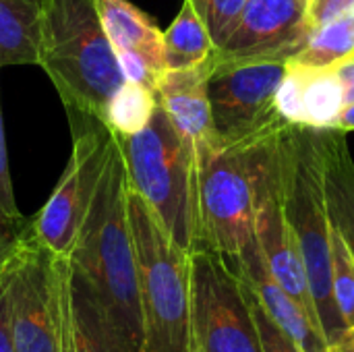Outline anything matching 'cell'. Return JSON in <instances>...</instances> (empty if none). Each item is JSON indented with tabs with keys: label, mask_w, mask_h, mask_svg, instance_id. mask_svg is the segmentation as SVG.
<instances>
[{
	"label": "cell",
	"mask_w": 354,
	"mask_h": 352,
	"mask_svg": "<svg viewBox=\"0 0 354 352\" xmlns=\"http://www.w3.org/2000/svg\"><path fill=\"white\" fill-rule=\"evenodd\" d=\"M354 54V10L311 31L301 52L290 58L311 68H330Z\"/></svg>",
	"instance_id": "obj_20"
},
{
	"label": "cell",
	"mask_w": 354,
	"mask_h": 352,
	"mask_svg": "<svg viewBox=\"0 0 354 352\" xmlns=\"http://www.w3.org/2000/svg\"><path fill=\"white\" fill-rule=\"evenodd\" d=\"M284 212L307 272L315 311L328 344L340 342L346 328L332 295V224L324 191L319 129L286 122L280 131Z\"/></svg>",
	"instance_id": "obj_3"
},
{
	"label": "cell",
	"mask_w": 354,
	"mask_h": 352,
	"mask_svg": "<svg viewBox=\"0 0 354 352\" xmlns=\"http://www.w3.org/2000/svg\"><path fill=\"white\" fill-rule=\"evenodd\" d=\"M201 21L205 23L216 50H220L245 10L247 0H191Z\"/></svg>",
	"instance_id": "obj_23"
},
{
	"label": "cell",
	"mask_w": 354,
	"mask_h": 352,
	"mask_svg": "<svg viewBox=\"0 0 354 352\" xmlns=\"http://www.w3.org/2000/svg\"><path fill=\"white\" fill-rule=\"evenodd\" d=\"M336 129H342V131H354V102L353 104H344L342 112H340V118L336 122Z\"/></svg>",
	"instance_id": "obj_30"
},
{
	"label": "cell",
	"mask_w": 354,
	"mask_h": 352,
	"mask_svg": "<svg viewBox=\"0 0 354 352\" xmlns=\"http://www.w3.org/2000/svg\"><path fill=\"white\" fill-rule=\"evenodd\" d=\"M286 64L284 58H212L207 95L222 145L253 139L286 122L276 108Z\"/></svg>",
	"instance_id": "obj_8"
},
{
	"label": "cell",
	"mask_w": 354,
	"mask_h": 352,
	"mask_svg": "<svg viewBox=\"0 0 354 352\" xmlns=\"http://www.w3.org/2000/svg\"><path fill=\"white\" fill-rule=\"evenodd\" d=\"M21 239V237H19ZM17 239V241H19ZM17 241H12V239H8L2 230H0V268L8 261V257L12 255V251H15V245H17Z\"/></svg>",
	"instance_id": "obj_31"
},
{
	"label": "cell",
	"mask_w": 354,
	"mask_h": 352,
	"mask_svg": "<svg viewBox=\"0 0 354 352\" xmlns=\"http://www.w3.org/2000/svg\"><path fill=\"white\" fill-rule=\"evenodd\" d=\"M307 6L309 0H247L239 25L214 58H295L313 31Z\"/></svg>",
	"instance_id": "obj_11"
},
{
	"label": "cell",
	"mask_w": 354,
	"mask_h": 352,
	"mask_svg": "<svg viewBox=\"0 0 354 352\" xmlns=\"http://www.w3.org/2000/svg\"><path fill=\"white\" fill-rule=\"evenodd\" d=\"M58 352H124L85 276L71 257L56 259Z\"/></svg>",
	"instance_id": "obj_13"
},
{
	"label": "cell",
	"mask_w": 354,
	"mask_h": 352,
	"mask_svg": "<svg viewBox=\"0 0 354 352\" xmlns=\"http://www.w3.org/2000/svg\"><path fill=\"white\" fill-rule=\"evenodd\" d=\"M340 344L344 346V351L346 352H354V326L344 332V336L340 338Z\"/></svg>",
	"instance_id": "obj_32"
},
{
	"label": "cell",
	"mask_w": 354,
	"mask_h": 352,
	"mask_svg": "<svg viewBox=\"0 0 354 352\" xmlns=\"http://www.w3.org/2000/svg\"><path fill=\"white\" fill-rule=\"evenodd\" d=\"M216 54L212 35L195 10L191 0H183V6L170 27L164 31V62L166 71L195 68L209 64Z\"/></svg>",
	"instance_id": "obj_18"
},
{
	"label": "cell",
	"mask_w": 354,
	"mask_h": 352,
	"mask_svg": "<svg viewBox=\"0 0 354 352\" xmlns=\"http://www.w3.org/2000/svg\"><path fill=\"white\" fill-rule=\"evenodd\" d=\"M311 71V66L288 60L286 73L276 91V108L280 116L290 124H303V91Z\"/></svg>",
	"instance_id": "obj_25"
},
{
	"label": "cell",
	"mask_w": 354,
	"mask_h": 352,
	"mask_svg": "<svg viewBox=\"0 0 354 352\" xmlns=\"http://www.w3.org/2000/svg\"><path fill=\"white\" fill-rule=\"evenodd\" d=\"M0 352H17L8 307V261L0 268Z\"/></svg>",
	"instance_id": "obj_28"
},
{
	"label": "cell",
	"mask_w": 354,
	"mask_h": 352,
	"mask_svg": "<svg viewBox=\"0 0 354 352\" xmlns=\"http://www.w3.org/2000/svg\"><path fill=\"white\" fill-rule=\"evenodd\" d=\"M334 73L338 75L342 89H344V104H353L354 102V54L342 58L340 62H336Z\"/></svg>",
	"instance_id": "obj_29"
},
{
	"label": "cell",
	"mask_w": 354,
	"mask_h": 352,
	"mask_svg": "<svg viewBox=\"0 0 354 352\" xmlns=\"http://www.w3.org/2000/svg\"><path fill=\"white\" fill-rule=\"evenodd\" d=\"M209 64L180 71H166L158 85L156 95L174 129L189 143L199 162L212 149L220 147V137L214 127L209 95H207Z\"/></svg>",
	"instance_id": "obj_14"
},
{
	"label": "cell",
	"mask_w": 354,
	"mask_h": 352,
	"mask_svg": "<svg viewBox=\"0 0 354 352\" xmlns=\"http://www.w3.org/2000/svg\"><path fill=\"white\" fill-rule=\"evenodd\" d=\"M158 104L153 89L135 81H124L106 108L104 124L116 137H133L149 124Z\"/></svg>",
	"instance_id": "obj_19"
},
{
	"label": "cell",
	"mask_w": 354,
	"mask_h": 352,
	"mask_svg": "<svg viewBox=\"0 0 354 352\" xmlns=\"http://www.w3.org/2000/svg\"><path fill=\"white\" fill-rule=\"evenodd\" d=\"M27 226H29V220L21 214L15 201V191H12L10 170H8V156H6L2 108H0V230L8 239L17 241L27 230Z\"/></svg>",
	"instance_id": "obj_24"
},
{
	"label": "cell",
	"mask_w": 354,
	"mask_h": 352,
	"mask_svg": "<svg viewBox=\"0 0 354 352\" xmlns=\"http://www.w3.org/2000/svg\"><path fill=\"white\" fill-rule=\"evenodd\" d=\"M193 352H263L259 330L236 270L216 251H191Z\"/></svg>",
	"instance_id": "obj_7"
},
{
	"label": "cell",
	"mask_w": 354,
	"mask_h": 352,
	"mask_svg": "<svg viewBox=\"0 0 354 352\" xmlns=\"http://www.w3.org/2000/svg\"><path fill=\"white\" fill-rule=\"evenodd\" d=\"M102 27L118 56L127 81L141 83L156 91L166 73L164 31L129 0H93Z\"/></svg>",
	"instance_id": "obj_12"
},
{
	"label": "cell",
	"mask_w": 354,
	"mask_h": 352,
	"mask_svg": "<svg viewBox=\"0 0 354 352\" xmlns=\"http://www.w3.org/2000/svg\"><path fill=\"white\" fill-rule=\"evenodd\" d=\"M344 108V89L334 68H313L303 91V124L336 127Z\"/></svg>",
	"instance_id": "obj_21"
},
{
	"label": "cell",
	"mask_w": 354,
	"mask_h": 352,
	"mask_svg": "<svg viewBox=\"0 0 354 352\" xmlns=\"http://www.w3.org/2000/svg\"><path fill=\"white\" fill-rule=\"evenodd\" d=\"M129 185L153 210L168 234L187 251L199 247L197 160L158 104L149 124L133 137H116Z\"/></svg>",
	"instance_id": "obj_5"
},
{
	"label": "cell",
	"mask_w": 354,
	"mask_h": 352,
	"mask_svg": "<svg viewBox=\"0 0 354 352\" xmlns=\"http://www.w3.org/2000/svg\"><path fill=\"white\" fill-rule=\"evenodd\" d=\"M58 255L27 230L8 259V307L17 352H58Z\"/></svg>",
	"instance_id": "obj_10"
},
{
	"label": "cell",
	"mask_w": 354,
	"mask_h": 352,
	"mask_svg": "<svg viewBox=\"0 0 354 352\" xmlns=\"http://www.w3.org/2000/svg\"><path fill=\"white\" fill-rule=\"evenodd\" d=\"M68 116L104 122L124 73L93 0H41L39 64Z\"/></svg>",
	"instance_id": "obj_2"
},
{
	"label": "cell",
	"mask_w": 354,
	"mask_h": 352,
	"mask_svg": "<svg viewBox=\"0 0 354 352\" xmlns=\"http://www.w3.org/2000/svg\"><path fill=\"white\" fill-rule=\"evenodd\" d=\"M354 10V0H309L307 17L313 29L328 25Z\"/></svg>",
	"instance_id": "obj_27"
},
{
	"label": "cell",
	"mask_w": 354,
	"mask_h": 352,
	"mask_svg": "<svg viewBox=\"0 0 354 352\" xmlns=\"http://www.w3.org/2000/svg\"><path fill=\"white\" fill-rule=\"evenodd\" d=\"M324 191L330 222L342 234L354 259V160L346 143V131L319 129Z\"/></svg>",
	"instance_id": "obj_16"
},
{
	"label": "cell",
	"mask_w": 354,
	"mask_h": 352,
	"mask_svg": "<svg viewBox=\"0 0 354 352\" xmlns=\"http://www.w3.org/2000/svg\"><path fill=\"white\" fill-rule=\"evenodd\" d=\"M129 224L137 259L143 352H193L191 251L168 234L131 185Z\"/></svg>",
	"instance_id": "obj_4"
},
{
	"label": "cell",
	"mask_w": 354,
	"mask_h": 352,
	"mask_svg": "<svg viewBox=\"0 0 354 352\" xmlns=\"http://www.w3.org/2000/svg\"><path fill=\"white\" fill-rule=\"evenodd\" d=\"M328 352H346V351H344V346H342L340 342H336V344H332V346H330V351Z\"/></svg>",
	"instance_id": "obj_33"
},
{
	"label": "cell",
	"mask_w": 354,
	"mask_h": 352,
	"mask_svg": "<svg viewBox=\"0 0 354 352\" xmlns=\"http://www.w3.org/2000/svg\"><path fill=\"white\" fill-rule=\"evenodd\" d=\"M41 0H0V68L39 64Z\"/></svg>",
	"instance_id": "obj_17"
},
{
	"label": "cell",
	"mask_w": 354,
	"mask_h": 352,
	"mask_svg": "<svg viewBox=\"0 0 354 352\" xmlns=\"http://www.w3.org/2000/svg\"><path fill=\"white\" fill-rule=\"evenodd\" d=\"M71 259L91 286L122 351L143 352L137 259L129 224V178L114 133Z\"/></svg>",
	"instance_id": "obj_1"
},
{
	"label": "cell",
	"mask_w": 354,
	"mask_h": 352,
	"mask_svg": "<svg viewBox=\"0 0 354 352\" xmlns=\"http://www.w3.org/2000/svg\"><path fill=\"white\" fill-rule=\"evenodd\" d=\"M330 239H332V295L340 319L348 330L354 326V259L342 234L334 224H332Z\"/></svg>",
	"instance_id": "obj_22"
},
{
	"label": "cell",
	"mask_w": 354,
	"mask_h": 352,
	"mask_svg": "<svg viewBox=\"0 0 354 352\" xmlns=\"http://www.w3.org/2000/svg\"><path fill=\"white\" fill-rule=\"evenodd\" d=\"M236 274L249 284L255 299L263 307V311L272 317V322L288 334L305 352H328L330 344L322 330V324L301 307L270 274L257 241L249 245V249L230 263Z\"/></svg>",
	"instance_id": "obj_15"
},
{
	"label": "cell",
	"mask_w": 354,
	"mask_h": 352,
	"mask_svg": "<svg viewBox=\"0 0 354 352\" xmlns=\"http://www.w3.org/2000/svg\"><path fill=\"white\" fill-rule=\"evenodd\" d=\"M263 135L220 145L197 162L199 247L220 253L228 263L236 261L255 241V145Z\"/></svg>",
	"instance_id": "obj_6"
},
{
	"label": "cell",
	"mask_w": 354,
	"mask_h": 352,
	"mask_svg": "<svg viewBox=\"0 0 354 352\" xmlns=\"http://www.w3.org/2000/svg\"><path fill=\"white\" fill-rule=\"evenodd\" d=\"M243 280V278H241ZM245 282V280H243ZM245 288H247V299H249V305H251V311H253V319L257 324V330H259V340H261V351L263 352H305L288 334H284L274 322L272 317L263 311V307L259 305V301L255 299L253 290L249 288V284L245 282Z\"/></svg>",
	"instance_id": "obj_26"
},
{
	"label": "cell",
	"mask_w": 354,
	"mask_h": 352,
	"mask_svg": "<svg viewBox=\"0 0 354 352\" xmlns=\"http://www.w3.org/2000/svg\"><path fill=\"white\" fill-rule=\"evenodd\" d=\"M71 127L73 151L66 168L44 207L29 220L31 237L58 257H71L75 249L112 139L106 124L95 118L71 116Z\"/></svg>",
	"instance_id": "obj_9"
}]
</instances>
